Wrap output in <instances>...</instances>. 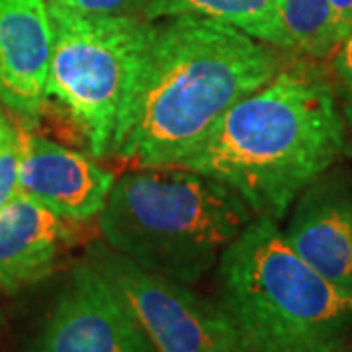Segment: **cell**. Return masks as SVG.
I'll return each instance as SVG.
<instances>
[{
  "label": "cell",
  "instance_id": "cell-7",
  "mask_svg": "<svg viewBox=\"0 0 352 352\" xmlns=\"http://www.w3.org/2000/svg\"><path fill=\"white\" fill-rule=\"evenodd\" d=\"M32 352H157L110 280L87 258L71 268Z\"/></svg>",
  "mask_w": 352,
  "mask_h": 352
},
{
  "label": "cell",
  "instance_id": "cell-11",
  "mask_svg": "<svg viewBox=\"0 0 352 352\" xmlns=\"http://www.w3.org/2000/svg\"><path fill=\"white\" fill-rule=\"evenodd\" d=\"M69 219L16 192L0 210V292L16 294L53 274L75 239Z\"/></svg>",
  "mask_w": 352,
  "mask_h": 352
},
{
  "label": "cell",
  "instance_id": "cell-15",
  "mask_svg": "<svg viewBox=\"0 0 352 352\" xmlns=\"http://www.w3.org/2000/svg\"><path fill=\"white\" fill-rule=\"evenodd\" d=\"M65 10L96 16H129L138 12V0H47Z\"/></svg>",
  "mask_w": 352,
  "mask_h": 352
},
{
  "label": "cell",
  "instance_id": "cell-14",
  "mask_svg": "<svg viewBox=\"0 0 352 352\" xmlns=\"http://www.w3.org/2000/svg\"><path fill=\"white\" fill-rule=\"evenodd\" d=\"M18 163H20V131L10 124L0 141V210L18 192Z\"/></svg>",
  "mask_w": 352,
  "mask_h": 352
},
{
  "label": "cell",
  "instance_id": "cell-9",
  "mask_svg": "<svg viewBox=\"0 0 352 352\" xmlns=\"http://www.w3.org/2000/svg\"><path fill=\"white\" fill-rule=\"evenodd\" d=\"M53 20L47 0H0V102L25 127L47 102Z\"/></svg>",
  "mask_w": 352,
  "mask_h": 352
},
{
  "label": "cell",
  "instance_id": "cell-1",
  "mask_svg": "<svg viewBox=\"0 0 352 352\" xmlns=\"http://www.w3.org/2000/svg\"><path fill=\"white\" fill-rule=\"evenodd\" d=\"M346 129L327 80L284 67L168 166L208 176L254 215L280 221L303 190L351 155Z\"/></svg>",
  "mask_w": 352,
  "mask_h": 352
},
{
  "label": "cell",
  "instance_id": "cell-17",
  "mask_svg": "<svg viewBox=\"0 0 352 352\" xmlns=\"http://www.w3.org/2000/svg\"><path fill=\"white\" fill-rule=\"evenodd\" d=\"M342 38L352 36V0H329Z\"/></svg>",
  "mask_w": 352,
  "mask_h": 352
},
{
  "label": "cell",
  "instance_id": "cell-10",
  "mask_svg": "<svg viewBox=\"0 0 352 352\" xmlns=\"http://www.w3.org/2000/svg\"><path fill=\"white\" fill-rule=\"evenodd\" d=\"M289 247L327 280L352 298V182L321 175L294 201L288 227Z\"/></svg>",
  "mask_w": 352,
  "mask_h": 352
},
{
  "label": "cell",
  "instance_id": "cell-12",
  "mask_svg": "<svg viewBox=\"0 0 352 352\" xmlns=\"http://www.w3.org/2000/svg\"><path fill=\"white\" fill-rule=\"evenodd\" d=\"M138 12L145 20L198 16L233 25L258 41L289 51L278 12V0H138Z\"/></svg>",
  "mask_w": 352,
  "mask_h": 352
},
{
  "label": "cell",
  "instance_id": "cell-18",
  "mask_svg": "<svg viewBox=\"0 0 352 352\" xmlns=\"http://www.w3.org/2000/svg\"><path fill=\"white\" fill-rule=\"evenodd\" d=\"M342 116H344V122H346V127L351 129L352 133V96L346 94V100L342 104Z\"/></svg>",
  "mask_w": 352,
  "mask_h": 352
},
{
  "label": "cell",
  "instance_id": "cell-3",
  "mask_svg": "<svg viewBox=\"0 0 352 352\" xmlns=\"http://www.w3.org/2000/svg\"><path fill=\"white\" fill-rule=\"evenodd\" d=\"M254 217L237 192L208 176L151 166L116 178L98 229L131 263L194 286Z\"/></svg>",
  "mask_w": 352,
  "mask_h": 352
},
{
  "label": "cell",
  "instance_id": "cell-6",
  "mask_svg": "<svg viewBox=\"0 0 352 352\" xmlns=\"http://www.w3.org/2000/svg\"><path fill=\"white\" fill-rule=\"evenodd\" d=\"M85 258L122 294L157 352H252L221 303L190 284L153 274L106 243H92Z\"/></svg>",
  "mask_w": 352,
  "mask_h": 352
},
{
  "label": "cell",
  "instance_id": "cell-2",
  "mask_svg": "<svg viewBox=\"0 0 352 352\" xmlns=\"http://www.w3.org/2000/svg\"><path fill=\"white\" fill-rule=\"evenodd\" d=\"M276 47L233 25L176 16L155 22L149 57L116 155L168 166L223 113L284 69Z\"/></svg>",
  "mask_w": 352,
  "mask_h": 352
},
{
  "label": "cell",
  "instance_id": "cell-16",
  "mask_svg": "<svg viewBox=\"0 0 352 352\" xmlns=\"http://www.w3.org/2000/svg\"><path fill=\"white\" fill-rule=\"evenodd\" d=\"M333 69L346 94L352 96V36L344 39L337 53L333 55Z\"/></svg>",
  "mask_w": 352,
  "mask_h": 352
},
{
  "label": "cell",
  "instance_id": "cell-19",
  "mask_svg": "<svg viewBox=\"0 0 352 352\" xmlns=\"http://www.w3.org/2000/svg\"><path fill=\"white\" fill-rule=\"evenodd\" d=\"M8 126H10V120H8V118H6L4 113L0 112V141H2V135L6 133Z\"/></svg>",
  "mask_w": 352,
  "mask_h": 352
},
{
  "label": "cell",
  "instance_id": "cell-20",
  "mask_svg": "<svg viewBox=\"0 0 352 352\" xmlns=\"http://www.w3.org/2000/svg\"><path fill=\"white\" fill-rule=\"evenodd\" d=\"M349 352H352V349H351V351H349Z\"/></svg>",
  "mask_w": 352,
  "mask_h": 352
},
{
  "label": "cell",
  "instance_id": "cell-13",
  "mask_svg": "<svg viewBox=\"0 0 352 352\" xmlns=\"http://www.w3.org/2000/svg\"><path fill=\"white\" fill-rule=\"evenodd\" d=\"M278 12L289 51L321 61L331 59L344 41L329 0H278Z\"/></svg>",
  "mask_w": 352,
  "mask_h": 352
},
{
  "label": "cell",
  "instance_id": "cell-4",
  "mask_svg": "<svg viewBox=\"0 0 352 352\" xmlns=\"http://www.w3.org/2000/svg\"><path fill=\"white\" fill-rule=\"evenodd\" d=\"M217 302L252 352H349L352 298L289 247L276 219L256 215L215 266Z\"/></svg>",
  "mask_w": 352,
  "mask_h": 352
},
{
  "label": "cell",
  "instance_id": "cell-5",
  "mask_svg": "<svg viewBox=\"0 0 352 352\" xmlns=\"http://www.w3.org/2000/svg\"><path fill=\"white\" fill-rule=\"evenodd\" d=\"M50 14L47 96L63 104L92 157L116 155L151 51L155 22L139 14H78L55 4Z\"/></svg>",
  "mask_w": 352,
  "mask_h": 352
},
{
  "label": "cell",
  "instance_id": "cell-8",
  "mask_svg": "<svg viewBox=\"0 0 352 352\" xmlns=\"http://www.w3.org/2000/svg\"><path fill=\"white\" fill-rule=\"evenodd\" d=\"M18 131V192L69 221H87L100 214L116 176L92 157L30 129Z\"/></svg>",
  "mask_w": 352,
  "mask_h": 352
}]
</instances>
